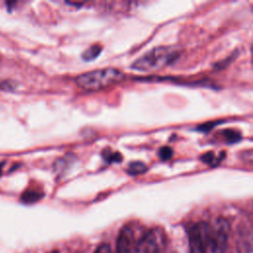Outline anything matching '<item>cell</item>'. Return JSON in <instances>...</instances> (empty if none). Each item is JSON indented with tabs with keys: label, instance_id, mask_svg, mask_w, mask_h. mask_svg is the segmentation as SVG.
Masks as SVG:
<instances>
[{
	"label": "cell",
	"instance_id": "cell-1",
	"mask_svg": "<svg viewBox=\"0 0 253 253\" xmlns=\"http://www.w3.org/2000/svg\"><path fill=\"white\" fill-rule=\"evenodd\" d=\"M180 54V50L174 45L156 46L138 57L131 67L140 71H156L172 63Z\"/></svg>",
	"mask_w": 253,
	"mask_h": 253
},
{
	"label": "cell",
	"instance_id": "cell-2",
	"mask_svg": "<svg viewBox=\"0 0 253 253\" xmlns=\"http://www.w3.org/2000/svg\"><path fill=\"white\" fill-rule=\"evenodd\" d=\"M125 77V73L119 69L103 68L80 74L75 82L86 91H99L123 81Z\"/></svg>",
	"mask_w": 253,
	"mask_h": 253
},
{
	"label": "cell",
	"instance_id": "cell-3",
	"mask_svg": "<svg viewBox=\"0 0 253 253\" xmlns=\"http://www.w3.org/2000/svg\"><path fill=\"white\" fill-rule=\"evenodd\" d=\"M229 223L225 218L219 217L208 223V247L211 253H224L229 236Z\"/></svg>",
	"mask_w": 253,
	"mask_h": 253
},
{
	"label": "cell",
	"instance_id": "cell-4",
	"mask_svg": "<svg viewBox=\"0 0 253 253\" xmlns=\"http://www.w3.org/2000/svg\"><path fill=\"white\" fill-rule=\"evenodd\" d=\"M163 243V234L160 230L151 229L136 241L133 253H161Z\"/></svg>",
	"mask_w": 253,
	"mask_h": 253
},
{
	"label": "cell",
	"instance_id": "cell-5",
	"mask_svg": "<svg viewBox=\"0 0 253 253\" xmlns=\"http://www.w3.org/2000/svg\"><path fill=\"white\" fill-rule=\"evenodd\" d=\"M135 234L132 226H125L118 237L116 253H133L135 247Z\"/></svg>",
	"mask_w": 253,
	"mask_h": 253
},
{
	"label": "cell",
	"instance_id": "cell-6",
	"mask_svg": "<svg viewBox=\"0 0 253 253\" xmlns=\"http://www.w3.org/2000/svg\"><path fill=\"white\" fill-rule=\"evenodd\" d=\"M101 51H102L101 45L93 44L84 50V52L82 53V58L84 60H93L100 54Z\"/></svg>",
	"mask_w": 253,
	"mask_h": 253
},
{
	"label": "cell",
	"instance_id": "cell-7",
	"mask_svg": "<svg viewBox=\"0 0 253 253\" xmlns=\"http://www.w3.org/2000/svg\"><path fill=\"white\" fill-rule=\"evenodd\" d=\"M146 170H147V167L143 162L133 161L128 164L126 172L129 175H139V174L144 173Z\"/></svg>",
	"mask_w": 253,
	"mask_h": 253
},
{
	"label": "cell",
	"instance_id": "cell-8",
	"mask_svg": "<svg viewBox=\"0 0 253 253\" xmlns=\"http://www.w3.org/2000/svg\"><path fill=\"white\" fill-rule=\"evenodd\" d=\"M42 197V194L36 190H27L23 193L21 200L26 204H33L39 201Z\"/></svg>",
	"mask_w": 253,
	"mask_h": 253
},
{
	"label": "cell",
	"instance_id": "cell-9",
	"mask_svg": "<svg viewBox=\"0 0 253 253\" xmlns=\"http://www.w3.org/2000/svg\"><path fill=\"white\" fill-rule=\"evenodd\" d=\"M102 156L104 160L108 163H114V162H121L123 160L122 154L120 152H115L112 149H105L102 152Z\"/></svg>",
	"mask_w": 253,
	"mask_h": 253
},
{
	"label": "cell",
	"instance_id": "cell-10",
	"mask_svg": "<svg viewBox=\"0 0 253 253\" xmlns=\"http://www.w3.org/2000/svg\"><path fill=\"white\" fill-rule=\"evenodd\" d=\"M222 135L226 142L228 143H234L240 139V133L233 129H225L222 131Z\"/></svg>",
	"mask_w": 253,
	"mask_h": 253
},
{
	"label": "cell",
	"instance_id": "cell-11",
	"mask_svg": "<svg viewBox=\"0 0 253 253\" xmlns=\"http://www.w3.org/2000/svg\"><path fill=\"white\" fill-rule=\"evenodd\" d=\"M201 159H202V161H204L205 163H208V164L213 166V165H217L218 162L220 161V159H222V158H220V157H215V155L213 154V152L209 151V152L203 154L202 157H201Z\"/></svg>",
	"mask_w": 253,
	"mask_h": 253
},
{
	"label": "cell",
	"instance_id": "cell-12",
	"mask_svg": "<svg viewBox=\"0 0 253 253\" xmlns=\"http://www.w3.org/2000/svg\"><path fill=\"white\" fill-rule=\"evenodd\" d=\"M158 154H159V157H160L161 160H168V159H170L172 157L173 150L169 146H163V147H161L159 149Z\"/></svg>",
	"mask_w": 253,
	"mask_h": 253
},
{
	"label": "cell",
	"instance_id": "cell-13",
	"mask_svg": "<svg viewBox=\"0 0 253 253\" xmlns=\"http://www.w3.org/2000/svg\"><path fill=\"white\" fill-rule=\"evenodd\" d=\"M94 253H111V247L109 244H101Z\"/></svg>",
	"mask_w": 253,
	"mask_h": 253
}]
</instances>
